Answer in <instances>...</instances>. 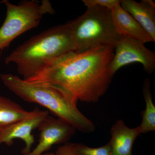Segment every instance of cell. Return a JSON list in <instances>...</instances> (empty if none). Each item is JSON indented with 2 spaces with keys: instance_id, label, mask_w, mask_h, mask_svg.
<instances>
[{
  "instance_id": "6da1fadb",
  "label": "cell",
  "mask_w": 155,
  "mask_h": 155,
  "mask_svg": "<svg viewBox=\"0 0 155 155\" xmlns=\"http://www.w3.org/2000/svg\"><path fill=\"white\" fill-rule=\"evenodd\" d=\"M114 49L101 47L73 52L43 69L26 80L31 83L54 85L78 101L95 103L105 94L113 75L110 65Z\"/></svg>"
},
{
  "instance_id": "7a4b0ae2",
  "label": "cell",
  "mask_w": 155,
  "mask_h": 155,
  "mask_svg": "<svg viewBox=\"0 0 155 155\" xmlns=\"http://www.w3.org/2000/svg\"><path fill=\"white\" fill-rule=\"evenodd\" d=\"M75 52L74 39L67 23L57 25L31 38L5 59L6 64L16 65L26 81L43 69Z\"/></svg>"
},
{
  "instance_id": "3957f363",
  "label": "cell",
  "mask_w": 155,
  "mask_h": 155,
  "mask_svg": "<svg viewBox=\"0 0 155 155\" xmlns=\"http://www.w3.org/2000/svg\"><path fill=\"white\" fill-rule=\"evenodd\" d=\"M0 79L4 85L17 96L27 102L44 107L76 130L89 133L95 130L94 123L79 110L77 104L57 87L29 83L10 73L0 74Z\"/></svg>"
},
{
  "instance_id": "277c9868",
  "label": "cell",
  "mask_w": 155,
  "mask_h": 155,
  "mask_svg": "<svg viewBox=\"0 0 155 155\" xmlns=\"http://www.w3.org/2000/svg\"><path fill=\"white\" fill-rule=\"evenodd\" d=\"M67 23L72 32L76 53L101 47L114 50L121 37L114 26L110 10L106 8H87L83 14Z\"/></svg>"
},
{
  "instance_id": "5b68a950",
  "label": "cell",
  "mask_w": 155,
  "mask_h": 155,
  "mask_svg": "<svg viewBox=\"0 0 155 155\" xmlns=\"http://www.w3.org/2000/svg\"><path fill=\"white\" fill-rule=\"evenodd\" d=\"M2 2L6 6V16L0 28V58L3 50L8 47L15 39L37 27L45 14L55 13L48 0H24L17 5L7 0Z\"/></svg>"
},
{
  "instance_id": "8992f818",
  "label": "cell",
  "mask_w": 155,
  "mask_h": 155,
  "mask_svg": "<svg viewBox=\"0 0 155 155\" xmlns=\"http://www.w3.org/2000/svg\"><path fill=\"white\" fill-rule=\"evenodd\" d=\"M114 49L115 53L110 67L113 76L121 67L134 63L141 64L148 73L154 71L155 53L147 48L141 42L121 36Z\"/></svg>"
},
{
  "instance_id": "52a82bcc",
  "label": "cell",
  "mask_w": 155,
  "mask_h": 155,
  "mask_svg": "<svg viewBox=\"0 0 155 155\" xmlns=\"http://www.w3.org/2000/svg\"><path fill=\"white\" fill-rule=\"evenodd\" d=\"M48 110H40L38 109L32 116L17 121L8 125L0 131V145L5 143L11 146L14 144V139H19L25 143L22 149V155H27L31 151V148L35 139L32 134V131L38 128L42 122L49 115Z\"/></svg>"
},
{
  "instance_id": "ba28073f",
  "label": "cell",
  "mask_w": 155,
  "mask_h": 155,
  "mask_svg": "<svg viewBox=\"0 0 155 155\" xmlns=\"http://www.w3.org/2000/svg\"><path fill=\"white\" fill-rule=\"evenodd\" d=\"M38 129L40 131L38 144L27 155H41L54 145L67 143L76 131L69 123L50 115L42 122Z\"/></svg>"
},
{
  "instance_id": "9c48e42d",
  "label": "cell",
  "mask_w": 155,
  "mask_h": 155,
  "mask_svg": "<svg viewBox=\"0 0 155 155\" xmlns=\"http://www.w3.org/2000/svg\"><path fill=\"white\" fill-rule=\"evenodd\" d=\"M111 17L116 31L121 36L146 43L155 42L151 37L120 5L111 11Z\"/></svg>"
},
{
  "instance_id": "30bf717a",
  "label": "cell",
  "mask_w": 155,
  "mask_h": 155,
  "mask_svg": "<svg viewBox=\"0 0 155 155\" xmlns=\"http://www.w3.org/2000/svg\"><path fill=\"white\" fill-rule=\"evenodd\" d=\"M109 142L112 155H133L132 148L136 139L141 134L140 127L129 128L122 120L119 119L111 128Z\"/></svg>"
},
{
  "instance_id": "8fae6325",
  "label": "cell",
  "mask_w": 155,
  "mask_h": 155,
  "mask_svg": "<svg viewBox=\"0 0 155 155\" xmlns=\"http://www.w3.org/2000/svg\"><path fill=\"white\" fill-rule=\"evenodd\" d=\"M120 5L141 25L155 41V4L152 0L137 2L122 0Z\"/></svg>"
},
{
  "instance_id": "7c38bea8",
  "label": "cell",
  "mask_w": 155,
  "mask_h": 155,
  "mask_svg": "<svg viewBox=\"0 0 155 155\" xmlns=\"http://www.w3.org/2000/svg\"><path fill=\"white\" fill-rule=\"evenodd\" d=\"M38 109L26 110L8 98L0 95V131L14 122L32 116Z\"/></svg>"
},
{
  "instance_id": "4fadbf2b",
  "label": "cell",
  "mask_w": 155,
  "mask_h": 155,
  "mask_svg": "<svg viewBox=\"0 0 155 155\" xmlns=\"http://www.w3.org/2000/svg\"><path fill=\"white\" fill-rule=\"evenodd\" d=\"M143 91L146 107L142 113V120L139 126L141 134H144L155 130V106L153 101L150 84L148 79L144 81Z\"/></svg>"
},
{
  "instance_id": "5bb4252c",
  "label": "cell",
  "mask_w": 155,
  "mask_h": 155,
  "mask_svg": "<svg viewBox=\"0 0 155 155\" xmlns=\"http://www.w3.org/2000/svg\"><path fill=\"white\" fill-rule=\"evenodd\" d=\"M73 148L77 155H112L109 142L99 147L92 148L83 143H73Z\"/></svg>"
},
{
  "instance_id": "9a60e30c",
  "label": "cell",
  "mask_w": 155,
  "mask_h": 155,
  "mask_svg": "<svg viewBox=\"0 0 155 155\" xmlns=\"http://www.w3.org/2000/svg\"><path fill=\"white\" fill-rule=\"evenodd\" d=\"M84 5L87 8L99 6L112 11L116 6L120 5L119 0H83Z\"/></svg>"
},
{
  "instance_id": "2e32d148",
  "label": "cell",
  "mask_w": 155,
  "mask_h": 155,
  "mask_svg": "<svg viewBox=\"0 0 155 155\" xmlns=\"http://www.w3.org/2000/svg\"><path fill=\"white\" fill-rule=\"evenodd\" d=\"M55 155H77L73 148V143H67L58 147Z\"/></svg>"
},
{
  "instance_id": "e0dca14e",
  "label": "cell",
  "mask_w": 155,
  "mask_h": 155,
  "mask_svg": "<svg viewBox=\"0 0 155 155\" xmlns=\"http://www.w3.org/2000/svg\"><path fill=\"white\" fill-rule=\"evenodd\" d=\"M41 155H55V153H44L42 154Z\"/></svg>"
},
{
  "instance_id": "ac0fdd59",
  "label": "cell",
  "mask_w": 155,
  "mask_h": 155,
  "mask_svg": "<svg viewBox=\"0 0 155 155\" xmlns=\"http://www.w3.org/2000/svg\"><path fill=\"white\" fill-rule=\"evenodd\" d=\"M2 3V2H0V3Z\"/></svg>"
}]
</instances>
